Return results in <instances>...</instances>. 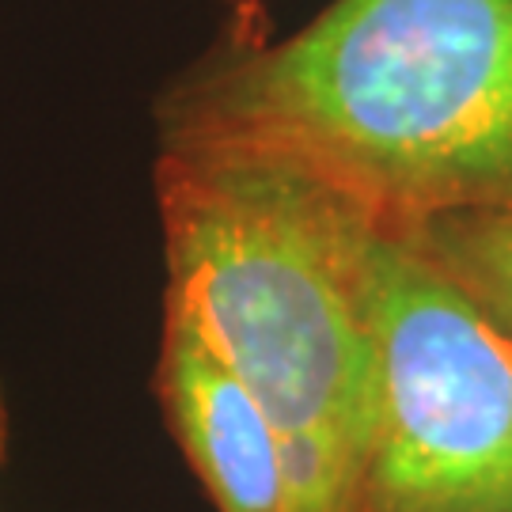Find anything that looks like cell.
I'll use <instances>...</instances> for the list:
<instances>
[{
	"label": "cell",
	"instance_id": "cell-1",
	"mask_svg": "<svg viewBox=\"0 0 512 512\" xmlns=\"http://www.w3.org/2000/svg\"><path fill=\"white\" fill-rule=\"evenodd\" d=\"M164 145L293 164L384 224L512 217V0H334L186 76Z\"/></svg>",
	"mask_w": 512,
	"mask_h": 512
},
{
	"label": "cell",
	"instance_id": "cell-5",
	"mask_svg": "<svg viewBox=\"0 0 512 512\" xmlns=\"http://www.w3.org/2000/svg\"><path fill=\"white\" fill-rule=\"evenodd\" d=\"M406 232L512 334V217H444Z\"/></svg>",
	"mask_w": 512,
	"mask_h": 512
},
{
	"label": "cell",
	"instance_id": "cell-6",
	"mask_svg": "<svg viewBox=\"0 0 512 512\" xmlns=\"http://www.w3.org/2000/svg\"><path fill=\"white\" fill-rule=\"evenodd\" d=\"M8 448V403H4V391H0V459Z\"/></svg>",
	"mask_w": 512,
	"mask_h": 512
},
{
	"label": "cell",
	"instance_id": "cell-3",
	"mask_svg": "<svg viewBox=\"0 0 512 512\" xmlns=\"http://www.w3.org/2000/svg\"><path fill=\"white\" fill-rule=\"evenodd\" d=\"M361 281L376 338L361 512H512V334L372 213Z\"/></svg>",
	"mask_w": 512,
	"mask_h": 512
},
{
	"label": "cell",
	"instance_id": "cell-4",
	"mask_svg": "<svg viewBox=\"0 0 512 512\" xmlns=\"http://www.w3.org/2000/svg\"><path fill=\"white\" fill-rule=\"evenodd\" d=\"M156 387L171 433L217 512H293L274 425L194 323L164 308Z\"/></svg>",
	"mask_w": 512,
	"mask_h": 512
},
{
	"label": "cell",
	"instance_id": "cell-2",
	"mask_svg": "<svg viewBox=\"0 0 512 512\" xmlns=\"http://www.w3.org/2000/svg\"><path fill=\"white\" fill-rule=\"evenodd\" d=\"M156 190L164 308L194 323L274 425L293 512H361L376 421L368 213L239 148L164 145Z\"/></svg>",
	"mask_w": 512,
	"mask_h": 512
}]
</instances>
